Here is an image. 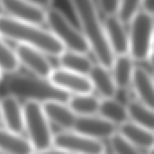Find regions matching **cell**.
Instances as JSON below:
<instances>
[{
    "label": "cell",
    "instance_id": "cell-1",
    "mask_svg": "<svg viewBox=\"0 0 154 154\" xmlns=\"http://www.w3.org/2000/svg\"><path fill=\"white\" fill-rule=\"evenodd\" d=\"M79 23V29L87 40L97 63L110 69L113 54L105 32L104 21L95 0H69Z\"/></svg>",
    "mask_w": 154,
    "mask_h": 154
},
{
    "label": "cell",
    "instance_id": "cell-2",
    "mask_svg": "<svg viewBox=\"0 0 154 154\" xmlns=\"http://www.w3.org/2000/svg\"><path fill=\"white\" fill-rule=\"evenodd\" d=\"M0 34L15 44H23L41 51L47 56L57 58L65 49L42 25L20 22L6 15L0 16Z\"/></svg>",
    "mask_w": 154,
    "mask_h": 154
},
{
    "label": "cell",
    "instance_id": "cell-3",
    "mask_svg": "<svg viewBox=\"0 0 154 154\" xmlns=\"http://www.w3.org/2000/svg\"><path fill=\"white\" fill-rule=\"evenodd\" d=\"M23 133L34 151L48 149L52 146L53 134L51 123L47 119L42 103L35 99H28L23 104Z\"/></svg>",
    "mask_w": 154,
    "mask_h": 154
},
{
    "label": "cell",
    "instance_id": "cell-4",
    "mask_svg": "<svg viewBox=\"0 0 154 154\" xmlns=\"http://www.w3.org/2000/svg\"><path fill=\"white\" fill-rule=\"evenodd\" d=\"M45 24L65 50L88 54L90 50L87 40L65 14L53 6L45 11Z\"/></svg>",
    "mask_w": 154,
    "mask_h": 154
},
{
    "label": "cell",
    "instance_id": "cell-5",
    "mask_svg": "<svg viewBox=\"0 0 154 154\" xmlns=\"http://www.w3.org/2000/svg\"><path fill=\"white\" fill-rule=\"evenodd\" d=\"M129 55L135 61L152 62L153 14L140 11L128 23Z\"/></svg>",
    "mask_w": 154,
    "mask_h": 154
},
{
    "label": "cell",
    "instance_id": "cell-6",
    "mask_svg": "<svg viewBox=\"0 0 154 154\" xmlns=\"http://www.w3.org/2000/svg\"><path fill=\"white\" fill-rule=\"evenodd\" d=\"M52 146L68 154L106 153V147L102 142L91 139L74 130H62L53 134Z\"/></svg>",
    "mask_w": 154,
    "mask_h": 154
},
{
    "label": "cell",
    "instance_id": "cell-7",
    "mask_svg": "<svg viewBox=\"0 0 154 154\" xmlns=\"http://www.w3.org/2000/svg\"><path fill=\"white\" fill-rule=\"evenodd\" d=\"M13 49L20 66L26 68L36 78L48 80L54 68H52L46 54L23 44H15Z\"/></svg>",
    "mask_w": 154,
    "mask_h": 154
},
{
    "label": "cell",
    "instance_id": "cell-8",
    "mask_svg": "<svg viewBox=\"0 0 154 154\" xmlns=\"http://www.w3.org/2000/svg\"><path fill=\"white\" fill-rule=\"evenodd\" d=\"M48 81L58 90L70 93L72 96L93 92L88 76L66 70L61 68L53 69Z\"/></svg>",
    "mask_w": 154,
    "mask_h": 154
},
{
    "label": "cell",
    "instance_id": "cell-9",
    "mask_svg": "<svg viewBox=\"0 0 154 154\" xmlns=\"http://www.w3.org/2000/svg\"><path fill=\"white\" fill-rule=\"evenodd\" d=\"M74 131L91 139L100 141L110 139L116 133V126L98 115L79 116L73 126Z\"/></svg>",
    "mask_w": 154,
    "mask_h": 154
},
{
    "label": "cell",
    "instance_id": "cell-10",
    "mask_svg": "<svg viewBox=\"0 0 154 154\" xmlns=\"http://www.w3.org/2000/svg\"><path fill=\"white\" fill-rule=\"evenodd\" d=\"M4 14L20 22L45 24V10L24 0H0Z\"/></svg>",
    "mask_w": 154,
    "mask_h": 154
},
{
    "label": "cell",
    "instance_id": "cell-11",
    "mask_svg": "<svg viewBox=\"0 0 154 154\" xmlns=\"http://www.w3.org/2000/svg\"><path fill=\"white\" fill-rule=\"evenodd\" d=\"M103 21L106 36L113 54L115 56L129 54V36L125 24L116 14L106 15Z\"/></svg>",
    "mask_w": 154,
    "mask_h": 154
},
{
    "label": "cell",
    "instance_id": "cell-12",
    "mask_svg": "<svg viewBox=\"0 0 154 154\" xmlns=\"http://www.w3.org/2000/svg\"><path fill=\"white\" fill-rule=\"evenodd\" d=\"M1 122L5 129L17 134L23 133V104L13 95L0 98Z\"/></svg>",
    "mask_w": 154,
    "mask_h": 154
},
{
    "label": "cell",
    "instance_id": "cell-13",
    "mask_svg": "<svg viewBox=\"0 0 154 154\" xmlns=\"http://www.w3.org/2000/svg\"><path fill=\"white\" fill-rule=\"evenodd\" d=\"M42 103L43 112L51 124L62 128V130H72L77 120V116L71 111L68 104L61 101L50 99Z\"/></svg>",
    "mask_w": 154,
    "mask_h": 154
},
{
    "label": "cell",
    "instance_id": "cell-14",
    "mask_svg": "<svg viewBox=\"0 0 154 154\" xmlns=\"http://www.w3.org/2000/svg\"><path fill=\"white\" fill-rule=\"evenodd\" d=\"M117 133L128 143L140 150H146L148 152L153 149V131L152 130L126 121L119 125Z\"/></svg>",
    "mask_w": 154,
    "mask_h": 154
},
{
    "label": "cell",
    "instance_id": "cell-15",
    "mask_svg": "<svg viewBox=\"0 0 154 154\" xmlns=\"http://www.w3.org/2000/svg\"><path fill=\"white\" fill-rule=\"evenodd\" d=\"M131 86L137 96V100L153 108L154 84L152 74L143 67L135 66Z\"/></svg>",
    "mask_w": 154,
    "mask_h": 154
},
{
    "label": "cell",
    "instance_id": "cell-16",
    "mask_svg": "<svg viewBox=\"0 0 154 154\" xmlns=\"http://www.w3.org/2000/svg\"><path fill=\"white\" fill-rule=\"evenodd\" d=\"M88 78L93 90H97L103 98L115 97L117 89L109 69L98 63H94Z\"/></svg>",
    "mask_w": 154,
    "mask_h": 154
},
{
    "label": "cell",
    "instance_id": "cell-17",
    "mask_svg": "<svg viewBox=\"0 0 154 154\" xmlns=\"http://www.w3.org/2000/svg\"><path fill=\"white\" fill-rule=\"evenodd\" d=\"M135 65L129 54L115 56L110 72L117 90H125L131 86Z\"/></svg>",
    "mask_w": 154,
    "mask_h": 154
},
{
    "label": "cell",
    "instance_id": "cell-18",
    "mask_svg": "<svg viewBox=\"0 0 154 154\" xmlns=\"http://www.w3.org/2000/svg\"><path fill=\"white\" fill-rule=\"evenodd\" d=\"M0 150L6 154H32L34 150L22 134L0 128Z\"/></svg>",
    "mask_w": 154,
    "mask_h": 154
},
{
    "label": "cell",
    "instance_id": "cell-19",
    "mask_svg": "<svg viewBox=\"0 0 154 154\" xmlns=\"http://www.w3.org/2000/svg\"><path fill=\"white\" fill-rule=\"evenodd\" d=\"M59 68L75 73L88 76L94 62L88 57V54L64 50L58 57Z\"/></svg>",
    "mask_w": 154,
    "mask_h": 154
},
{
    "label": "cell",
    "instance_id": "cell-20",
    "mask_svg": "<svg viewBox=\"0 0 154 154\" xmlns=\"http://www.w3.org/2000/svg\"><path fill=\"white\" fill-rule=\"evenodd\" d=\"M97 115L116 126L128 121L126 106L115 97L100 100Z\"/></svg>",
    "mask_w": 154,
    "mask_h": 154
},
{
    "label": "cell",
    "instance_id": "cell-21",
    "mask_svg": "<svg viewBox=\"0 0 154 154\" xmlns=\"http://www.w3.org/2000/svg\"><path fill=\"white\" fill-rule=\"evenodd\" d=\"M128 121L153 131V108L139 100H131L126 105Z\"/></svg>",
    "mask_w": 154,
    "mask_h": 154
},
{
    "label": "cell",
    "instance_id": "cell-22",
    "mask_svg": "<svg viewBox=\"0 0 154 154\" xmlns=\"http://www.w3.org/2000/svg\"><path fill=\"white\" fill-rule=\"evenodd\" d=\"M100 99L92 93L73 95L67 103L71 111L79 116L97 115Z\"/></svg>",
    "mask_w": 154,
    "mask_h": 154
},
{
    "label": "cell",
    "instance_id": "cell-23",
    "mask_svg": "<svg viewBox=\"0 0 154 154\" xmlns=\"http://www.w3.org/2000/svg\"><path fill=\"white\" fill-rule=\"evenodd\" d=\"M19 67L14 49L0 34V71L2 73H14L19 69Z\"/></svg>",
    "mask_w": 154,
    "mask_h": 154
},
{
    "label": "cell",
    "instance_id": "cell-24",
    "mask_svg": "<svg viewBox=\"0 0 154 154\" xmlns=\"http://www.w3.org/2000/svg\"><path fill=\"white\" fill-rule=\"evenodd\" d=\"M142 0H119L116 15L125 24H128L131 20L141 11Z\"/></svg>",
    "mask_w": 154,
    "mask_h": 154
},
{
    "label": "cell",
    "instance_id": "cell-25",
    "mask_svg": "<svg viewBox=\"0 0 154 154\" xmlns=\"http://www.w3.org/2000/svg\"><path fill=\"white\" fill-rule=\"evenodd\" d=\"M109 141L114 154H143L140 149L128 143L117 132L109 139ZM148 152L149 154H152V150Z\"/></svg>",
    "mask_w": 154,
    "mask_h": 154
},
{
    "label": "cell",
    "instance_id": "cell-26",
    "mask_svg": "<svg viewBox=\"0 0 154 154\" xmlns=\"http://www.w3.org/2000/svg\"><path fill=\"white\" fill-rule=\"evenodd\" d=\"M99 11H101L105 16L115 15L117 11L119 0H97Z\"/></svg>",
    "mask_w": 154,
    "mask_h": 154
},
{
    "label": "cell",
    "instance_id": "cell-27",
    "mask_svg": "<svg viewBox=\"0 0 154 154\" xmlns=\"http://www.w3.org/2000/svg\"><path fill=\"white\" fill-rule=\"evenodd\" d=\"M35 6H38L43 10H47L49 9L50 7L52 6V4H53V0H24Z\"/></svg>",
    "mask_w": 154,
    "mask_h": 154
},
{
    "label": "cell",
    "instance_id": "cell-28",
    "mask_svg": "<svg viewBox=\"0 0 154 154\" xmlns=\"http://www.w3.org/2000/svg\"><path fill=\"white\" fill-rule=\"evenodd\" d=\"M32 154H68L67 152H63L62 150L56 148L54 146H51L48 149L41 150V151H34Z\"/></svg>",
    "mask_w": 154,
    "mask_h": 154
},
{
    "label": "cell",
    "instance_id": "cell-29",
    "mask_svg": "<svg viewBox=\"0 0 154 154\" xmlns=\"http://www.w3.org/2000/svg\"><path fill=\"white\" fill-rule=\"evenodd\" d=\"M141 11L153 14V0H142Z\"/></svg>",
    "mask_w": 154,
    "mask_h": 154
},
{
    "label": "cell",
    "instance_id": "cell-30",
    "mask_svg": "<svg viewBox=\"0 0 154 154\" xmlns=\"http://www.w3.org/2000/svg\"><path fill=\"white\" fill-rule=\"evenodd\" d=\"M4 15V11H3V7H2V5L0 3V16Z\"/></svg>",
    "mask_w": 154,
    "mask_h": 154
},
{
    "label": "cell",
    "instance_id": "cell-31",
    "mask_svg": "<svg viewBox=\"0 0 154 154\" xmlns=\"http://www.w3.org/2000/svg\"><path fill=\"white\" fill-rule=\"evenodd\" d=\"M0 122H1V105H0Z\"/></svg>",
    "mask_w": 154,
    "mask_h": 154
},
{
    "label": "cell",
    "instance_id": "cell-32",
    "mask_svg": "<svg viewBox=\"0 0 154 154\" xmlns=\"http://www.w3.org/2000/svg\"><path fill=\"white\" fill-rule=\"evenodd\" d=\"M1 79H2V72L0 71V80H1Z\"/></svg>",
    "mask_w": 154,
    "mask_h": 154
},
{
    "label": "cell",
    "instance_id": "cell-33",
    "mask_svg": "<svg viewBox=\"0 0 154 154\" xmlns=\"http://www.w3.org/2000/svg\"><path fill=\"white\" fill-rule=\"evenodd\" d=\"M0 154H6V153H5V152H2V151H1V150H0Z\"/></svg>",
    "mask_w": 154,
    "mask_h": 154
},
{
    "label": "cell",
    "instance_id": "cell-34",
    "mask_svg": "<svg viewBox=\"0 0 154 154\" xmlns=\"http://www.w3.org/2000/svg\"><path fill=\"white\" fill-rule=\"evenodd\" d=\"M105 154H106V153H105Z\"/></svg>",
    "mask_w": 154,
    "mask_h": 154
}]
</instances>
